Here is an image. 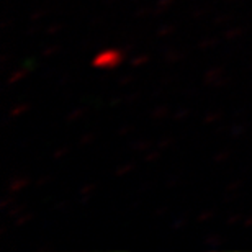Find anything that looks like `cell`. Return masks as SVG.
Listing matches in <instances>:
<instances>
[{"mask_svg":"<svg viewBox=\"0 0 252 252\" xmlns=\"http://www.w3.org/2000/svg\"><path fill=\"white\" fill-rule=\"evenodd\" d=\"M223 243H224V238L221 234H218V233L205 236V246H206V248H210V249H218V248L223 246Z\"/></svg>","mask_w":252,"mask_h":252,"instance_id":"7","label":"cell"},{"mask_svg":"<svg viewBox=\"0 0 252 252\" xmlns=\"http://www.w3.org/2000/svg\"><path fill=\"white\" fill-rule=\"evenodd\" d=\"M244 33H246L244 27H233V28L226 30L224 34H223V39H224V41H228V43L236 41V39H239Z\"/></svg>","mask_w":252,"mask_h":252,"instance_id":"8","label":"cell"},{"mask_svg":"<svg viewBox=\"0 0 252 252\" xmlns=\"http://www.w3.org/2000/svg\"><path fill=\"white\" fill-rule=\"evenodd\" d=\"M208 13V8H196L191 12V18H203Z\"/></svg>","mask_w":252,"mask_h":252,"instance_id":"43","label":"cell"},{"mask_svg":"<svg viewBox=\"0 0 252 252\" xmlns=\"http://www.w3.org/2000/svg\"><path fill=\"white\" fill-rule=\"evenodd\" d=\"M153 10H154V7H141V8H138L136 10V17L138 18H143V17H153Z\"/></svg>","mask_w":252,"mask_h":252,"instance_id":"35","label":"cell"},{"mask_svg":"<svg viewBox=\"0 0 252 252\" xmlns=\"http://www.w3.org/2000/svg\"><path fill=\"white\" fill-rule=\"evenodd\" d=\"M149 63V54H136V56H133L129 59V64L131 67L138 69V67H143L144 64Z\"/></svg>","mask_w":252,"mask_h":252,"instance_id":"15","label":"cell"},{"mask_svg":"<svg viewBox=\"0 0 252 252\" xmlns=\"http://www.w3.org/2000/svg\"><path fill=\"white\" fill-rule=\"evenodd\" d=\"M246 131H248V126L238 122L229 128V136L231 138H243V136L246 134Z\"/></svg>","mask_w":252,"mask_h":252,"instance_id":"16","label":"cell"},{"mask_svg":"<svg viewBox=\"0 0 252 252\" xmlns=\"http://www.w3.org/2000/svg\"><path fill=\"white\" fill-rule=\"evenodd\" d=\"M115 2H120V0H105V3L107 5H115Z\"/></svg>","mask_w":252,"mask_h":252,"instance_id":"53","label":"cell"},{"mask_svg":"<svg viewBox=\"0 0 252 252\" xmlns=\"http://www.w3.org/2000/svg\"><path fill=\"white\" fill-rule=\"evenodd\" d=\"M185 58V53L184 51H179V49H167L164 53V61L167 64H177L180 61H184Z\"/></svg>","mask_w":252,"mask_h":252,"instance_id":"6","label":"cell"},{"mask_svg":"<svg viewBox=\"0 0 252 252\" xmlns=\"http://www.w3.org/2000/svg\"><path fill=\"white\" fill-rule=\"evenodd\" d=\"M224 75V67H220V65H216V67H211V69H208L205 72V75H203V82L206 84V85H211V87H215L216 85V82L223 77Z\"/></svg>","mask_w":252,"mask_h":252,"instance_id":"3","label":"cell"},{"mask_svg":"<svg viewBox=\"0 0 252 252\" xmlns=\"http://www.w3.org/2000/svg\"><path fill=\"white\" fill-rule=\"evenodd\" d=\"M28 184H30V180L28 177H25V175H13L12 179L8 180V184H7V191L8 193H18V191H22L23 189H27L28 187Z\"/></svg>","mask_w":252,"mask_h":252,"instance_id":"2","label":"cell"},{"mask_svg":"<svg viewBox=\"0 0 252 252\" xmlns=\"http://www.w3.org/2000/svg\"><path fill=\"white\" fill-rule=\"evenodd\" d=\"M139 98H141V92H139V90H136V92H131V94L123 95V102H125V103H134V102H138Z\"/></svg>","mask_w":252,"mask_h":252,"instance_id":"33","label":"cell"},{"mask_svg":"<svg viewBox=\"0 0 252 252\" xmlns=\"http://www.w3.org/2000/svg\"><path fill=\"white\" fill-rule=\"evenodd\" d=\"M46 8H38V10H34V12L30 15V20H32L33 23H36V22H39L41 18H44L46 17Z\"/></svg>","mask_w":252,"mask_h":252,"instance_id":"32","label":"cell"},{"mask_svg":"<svg viewBox=\"0 0 252 252\" xmlns=\"http://www.w3.org/2000/svg\"><path fill=\"white\" fill-rule=\"evenodd\" d=\"M175 0H158V3H156V7L153 10V17H160V15H164L167 10L172 7Z\"/></svg>","mask_w":252,"mask_h":252,"instance_id":"10","label":"cell"},{"mask_svg":"<svg viewBox=\"0 0 252 252\" xmlns=\"http://www.w3.org/2000/svg\"><path fill=\"white\" fill-rule=\"evenodd\" d=\"M133 170H134V164L133 162H125V164L118 165V167L115 169L113 175H115V177H125V175L133 172Z\"/></svg>","mask_w":252,"mask_h":252,"instance_id":"13","label":"cell"},{"mask_svg":"<svg viewBox=\"0 0 252 252\" xmlns=\"http://www.w3.org/2000/svg\"><path fill=\"white\" fill-rule=\"evenodd\" d=\"M221 117H223V113L218 112V110H215V112H210V113H206L205 115V118H203V123L205 125H211V123H216V122H220Z\"/></svg>","mask_w":252,"mask_h":252,"instance_id":"27","label":"cell"},{"mask_svg":"<svg viewBox=\"0 0 252 252\" xmlns=\"http://www.w3.org/2000/svg\"><path fill=\"white\" fill-rule=\"evenodd\" d=\"M69 153H70V148H69V146H59V148L53 153L51 158H53V160H63Z\"/></svg>","mask_w":252,"mask_h":252,"instance_id":"24","label":"cell"},{"mask_svg":"<svg viewBox=\"0 0 252 252\" xmlns=\"http://www.w3.org/2000/svg\"><path fill=\"white\" fill-rule=\"evenodd\" d=\"M151 182H148V184H141V189H139V191H148L149 189H151Z\"/></svg>","mask_w":252,"mask_h":252,"instance_id":"51","label":"cell"},{"mask_svg":"<svg viewBox=\"0 0 252 252\" xmlns=\"http://www.w3.org/2000/svg\"><path fill=\"white\" fill-rule=\"evenodd\" d=\"M85 113H87V108H84V107H77V108L70 110V113L65 115V123L72 125L75 122H79V120H82L85 117Z\"/></svg>","mask_w":252,"mask_h":252,"instance_id":"9","label":"cell"},{"mask_svg":"<svg viewBox=\"0 0 252 252\" xmlns=\"http://www.w3.org/2000/svg\"><path fill=\"white\" fill-rule=\"evenodd\" d=\"M30 110V105L28 103H18L15 105V107H12V110H10V118H18L22 117V115H25Z\"/></svg>","mask_w":252,"mask_h":252,"instance_id":"18","label":"cell"},{"mask_svg":"<svg viewBox=\"0 0 252 252\" xmlns=\"http://www.w3.org/2000/svg\"><path fill=\"white\" fill-rule=\"evenodd\" d=\"M59 51H61V46H58V44H49V46H46L43 49L41 56L43 58H51V56H56Z\"/></svg>","mask_w":252,"mask_h":252,"instance_id":"28","label":"cell"},{"mask_svg":"<svg viewBox=\"0 0 252 252\" xmlns=\"http://www.w3.org/2000/svg\"><path fill=\"white\" fill-rule=\"evenodd\" d=\"M189 117H190V110L185 108V107H180V108H177L172 113V120H174V122H184V120H187Z\"/></svg>","mask_w":252,"mask_h":252,"instance_id":"21","label":"cell"},{"mask_svg":"<svg viewBox=\"0 0 252 252\" xmlns=\"http://www.w3.org/2000/svg\"><path fill=\"white\" fill-rule=\"evenodd\" d=\"M56 248L51 244V243H44V244H41V246H38V252H51V251H54Z\"/></svg>","mask_w":252,"mask_h":252,"instance_id":"45","label":"cell"},{"mask_svg":"<svg viewBox=\"0 0 252 252\" xmlns=\"http://www.w3.org/2000/svg\"><path fill=\"white\" fill-rule=\"evenodd\" d=\"M241 187H243V180H233V182H229L228 185H226L224 191L226 193H233V191L239 190Z\"/></svg>","mask_w":252,"mask_h":252,"instance_id":"36","label":"cell"},{"mask_svg":"<svg viewBox=\"0 0 252 252\" xmlns=\"http://www.w3.org/2000/svg\"><path fill=\"white\" fill-rule=\"evenodd\" d=\"M67 206H69L67 201H65V200H61L59 203L54 205V210H56V211H61V210H65V208H67Z\"/></svg>","mask_w":252,"mask_h":252,"instance_id":"46","label":"cell"},{"mask_svg":"<svg viewBox=\"0 0 252 252\" xmlns=\"http://www.w3.org/2000/svg\"><path fill=\"white\" fill-rule=\"evenodd\" d=\"M151 146L153 144H151V141H148V139H136L134 143L129 144V148L136 151V153H146V151L151 149Z\"/></svg>","mask_w":252,"mask_h":252,"instance_id":"12","label":"cell"},{"mask_svg":"<svg viewBox=\"0 0 252 252\" xmlns=\"http://www.w3.org/2000/svg\"><path fill=\"white\" fill-rule=\"evenodd\" d=\"M7 211H8L7 215L10 216V218H17L18 215H22L25 211V206L23 205H13L12 208H8Z\"/></svg>","mask_w":252,"mask_h":252,"instance_id":"34","label":"cell"},{"mask_svg":"<svg viewBox=\"0 0 252 252\" xmlns=\"http://www.w3.org/2000/svg\"><path fill=\"white\" fill-rule=\"evenodd\" d=\"M30 65H32V63H30V64H25L23 67H20V69H15L13 72L8 75V79H7V85L18 84L20 80L27 77L28 72H30Z\"/></svg>","mask_w":252,"mask_h":252,"instance_id":"4","label":"cell"},{"mask_svg":"<svg viewBox=\"0 0 252 252\" xmlns=\"http://www.w3.org/2000/svg\"><path fill=\"white\" fill-rule=\"evenodd\" d=\"M63 28H64L63 23H51V25H48V27H46V33L48 34H56V33L61 32Z\"/></svg>","mask_w":252,"mask_h":252,"instance_id":"40","label":"cell"},{"mask_svg":"<svg viewBox=\"0 0 252 252\" xmlns=\"http://www.w3.org/2000/svg\"><path fill=\"white\" fill-rule=\"evenodd\" d=\"M95 141V133H85L80 136V139L77 141V144L80 148H89V146H92Z\"/></svg>","mask_w":252,"mask_h":252,"instance_id":"23","label":"cell"},{"mask_svg":"<svg viewBox=\"0 0 252 252\" xmlns=\"http://www.w3.org/2000/svg\"><path fill=\"white\" fill-rule=\"evenodd\" d=\"M133 82H134V77L131 74L123 75V77L118 79V85H120V87H126V85H129V84H133Z\"/></svg>","mask_w":252,"mask_h":252,"instance_id":"42","label":"cell"},{"mask_svg":"<svg viewBox=\"0 0 252 252\" xmlns=\"http://www.w3.org/2000/svg\"><path fill=\"white\" fill-rule=\"evenodd\" d=\"M98 23H102V17H95L92 18V22H90V25H98Z\"/></svg>","mask_w":252,"mask_h":252,"instance_id":"52","label":"cell"},{"mask_svg":"<svg viewBox=\"0 0 252 252\" xmlns=\"http://www.w3.org/2000/svg\"><path fill=\"white\" fill-rule=\"evenodd\" d=\"M69 82H70V75L69 74L61 75V77H59V85H65V84H69Z\"/></svg>","mask_w":252,"mask_h":252,"instance_id":"49","label":"cell"},{"mask_svg":"<svg viewBox=\"0 0 252 252\" xmlns=\"http://www.w3.org/2000/svg\"><path fill=\"white\" fill-rule=\"evenodd\" d=\"M169 115H170L169 107H165V105H159V107L153 108V112H151V118H153L154 122H160V120L167 118Z\"/></svg>","mask_w":252,"mask_h":252,"instance_id":"11","label":"cell"},{"mask_svg":"<svg viewBox=\"0 0 252 252\" xmlns=\"http://www.w3.org/2000/svg\"><path fill=\"white\" fill-rule=\"evenodd\" d=\"M213 218H215V210H203L196 215V223L203 224V223H206V221H210Z\"/></svg>","mask_w":252,"mask_h":252,"instance_id":"22","label":"cell"},{"mask_svg":"<svg viewBox=\"0 0 252 252\" xmlns=\"http://www.w3.org/2000/svg\"><path fill=\"white\" fill-rule=\"evenodd\" d=\"M251 69H252V64H251Z\"/></svg>","mask_w":252,"mask_h":252,"instance_id":"59","label":"cell"},{"mask_svg":"<svg viewBox=\"0 0 252 252\" xmlns=\"http://www.w3.org/2000/svg\"><path fill=\"white\" fill-rule=\"evenodd\" d=\"M8 25H10V22H8V20H5V22L2 23V30H5V28H7Z\"/></svg>","mask_w":252,"mask_h":252,"instance_id":"54","label":"cell"},{"mask_svg":"<svg viewBox=\"0 0 252 252\" xmlns=\"http://www.w3.org/2000/svg\"><path fill=\"white\" fill-rule=\"evenodd\" d=\"M218 43H220V38H205V39H201L198 44H196V48L201 49V51H205V49L218 46Z\"/></svg>","mask_w":252,"mask_h":252,"instance_id":"20","label":"cell"},{"mask_svg":"<svg viewBox=\"0 0 252 252\" xmlns=\"http://www.w3.org/2000/svg\"><path fill=\"white\" fill-rule=\"evenodd\" d=\"M185 224H187V215H185V216L180 215L172 221V229L174 231H180L182 228H185Z\"/></svg>","mask_w":252,"mask_h":252,"instance_id":"29","label":"cell"},{"mask_svg":"<svg viewBox=\"0 0 252 252\" xmlns=\"http://www.w3.org/2000/svg\"><path fill=\"white\" fill-rule=\"evenodd\" d=\"M233 20V17H231L229 13H223V15H218L215 20H213V23L216 25V27H221V25H224V23H228Z\"/></svg>","mask_w":252,"mask_h":252,"instance_id":"38","label":"cell"},{"mask_svg":"<svg viewBox=\"0 0 252 252\" xmlns=\"http://www.w3.org/2000/svg\"><path fill=\"white\" fill-rule=\"evenodd\" d=\"M38 30H39V25H32V27L27 28V32H25V33H27L28 36H32V34H34L38 32Z\"/></svg>","mask_w":252,"mask_h":252,"instance_id":"47","label":"cell"},{"mask_svg":"<svg viewBox=\"0 0 252 252\" xmlns=\"http://www.w3.org/2000/svg\"><path fill=\"white\" fill-rule=\"evenodd\" d=\"M126 56L125 49H107V51L98 53L94 58L92 65L97 69H115L123 63Z\"/></svg>","mask_w":252,"mask_h":252,"instance_id":"1","label":"cell"},{"mask_svg":"<svg viewBox=\"0 0 252 252\" xmlns=\"http://www.w3.org/2000/svg\"><path fill=\"white\" fill-rule=\"evenodd\" d=\"M175 32V27L174 25H162V27L158 28V32H156V34H158L159 38H165V36H170Z\"/></svg>","mask_w":252,"mask_h":252,"instance_id":"25","label":"cell"},{"mask_svg":"<svg viewBox=\"0 0 252 252\" xmlns=\"http://www.w3.org/2000/svg\"><path fill=\"white\" fill-rule=\"evenodd\" d=\"M97 190V184L94 182H89V184H84L82 187L79 189V198H80V203H87V201L92 198V193Z\"/></svg>","mask_w":252,"mask_h":252,"instance_id":"5","label":"cell"},{"mask_svg":"<svg viewBox=\"0 0 252 252\" xmlns=\"http://www.w3.org/2000/svg\"><path fill=\"white\" fill-rule=\"evenodd\" d=\"M243 226L244 228H252V213H249V216H244Z\"/></svg>","mask_w":252,"mask_h":252,"instance_id":"48","label":"cell"},{"mask_svg":"<svg viewBox=\"0 0 252 252\" xmlns=\"http://www.w3.org/2000/svg\"><path fill=\"white\" fill-rule=\"evenodd\" d=\"M5 231H7V226H5V224H3V226H2V228H0V233H2V234H3V233H5Z\"/></svg>","mask_w":252,"mask_h":252,"instance_id":"55","label":"cell"},{"mask_svg":"<svg viewBox=\"0 0 252 252\" xmlns=\"http://www.w3.org/2000/svg\"><path fill=\"white\" fill-rule=\"evenodd\" d=\"M175 143L174 141V138L172 136H164L162 139H159V143H158V148L160 149V151H165V149H169L170 146H172Z\"/></svg>","mask_w":252,"mask_h":252,"instance_id":"30","label":"cell"},{"mask_svg":"<svg viewBox=\"0 0 252 252\" xmlns=\"http://www.w3.org/2000/svg\"><path fill=\"white\" fill-rule=\"evenodd\" d=\"M15 193H8L7 196H3L2 200H0V208L2 210H8L12 208L13 205H17V200H15Z\"/></svg>","mask_w":252,"mask_h":252,"instance_id":"26","label":"cell"},{"mask_svg":"<svg viewBox=\"0 0 252 252\" xmlns=\"http://www.w3.org/2000/svg\"><path fill=\"white\" fill-rule=\"evenodd\" d=\"M53 180V177L51 175H48V174H44V175H41V177H38L36 179V182H34V185H36L38 189H43V187H46V185L51 182Z\"/></svg>","mask_w":252,"mask_h":252,"instance_id":"37","label":"cell"},{"mask_svg":"<svg viewBox=\"0 0 252 252\" xmlns=\"http://www.w3.org/2000/svg\"><path fill=\"white\" fill-rule=\"evenodd\" d=\"M33 216H34V213H32V211H27V213H22V215H18L17 218H13V224L17 226V228H22V226L28 224L30 221L33 220Z\"/></svg>","mask_w":252,"mask_h":252,"instance_id":"17","label":"cell"},{"mask_svg":"<svg viewBox=\"0 0 252 252\" xmlns=\"http://www.w3.org/2000/svg\"><path fill=\"white\" fill-rule=\"evenodd\" d=\"M134 126L133 125H125V126H122L118 131H117V134L118 136H122V138H125V136H129L131 133H134Z\"/></svg>","mask_w":252,"mask_h":252,"instance_id":"39","label":"cell"},{"mask_svg":"<svg viewBox=\"0 0 252 252\" xmlns=\"http://www.w3.org/2000/svg\"><path fill=\"white\" fill-rule=\"evenodd\" d=\"M229 3H238V2H241V0H228Z\"/></svg>","mask_w":252,"mask_h":252,"instance_id":"56","label":"cell"},{"mask_svg":"<svg viewBox=\"0 0 252 252\" xmlns=\"http://www.w3.org/2000/svg\"><path fill=\"white\" fill-rule=\"evenodd\" d=\"M243 221H244V215L243 213H233L228 218V221H226V223H228V226H236V224H243Z\"/></svg>","mask_w":252,"mask_h":252,"instance_id":"31","label":"cell"},{"mask_svg":"<svg viewBox=\"0 0 252 252\" xmlns=\"http://www.w3.org/2000/svg\"><path fill=\"white\" fill-rule=\"evenodd\" d=\"M160 156H162V151H160L159 148H156V149H149V151H146V154L143 156V162H156V160H159L160 159Z\"/></svg>","mask_w":252,"mask_h":252,"instance_id":"14","label":"cell"},{"mask_svg":"<svg viewBox=\"0 0 252 252\" xmlns=\"http://www.w3.org/2000/svg\"><path fill=\"white\" fill-rule=\"evenodd\" d=\"M165 213H167V206H159V208H156L153 211V216L154 218H162Z\"/></svg>","mask_w":252,"mask_h":252,"instance_id":"44","label":"cell"},{"mask_svg":"<svg viewBox=\"0 0 252 252\" xmlns=\"http://www.w3.org/2000/svg\"><path fill=\"white\" fill-rule=\"evenodd\" d=\"M8 63V54H2V56H0V64H2V65H5V64H7Z\"/></svg>","mask_w":252,"mask_h":252,"instance_id":"50","label":"cell"},{"mask_svg":"<svg viewBox=\"0 0 252 252\" xmlns=\"http://www.w3.org/2000/svg\"><path fill=\"white\" fill-rule=\"evenodd\" d=\"M231 156H233V151L231 149H228V148H224V149H221V151H218L215 156H213V162H216V164H221V162H226Z\"/></svg>","mask_w":252,"mask_h":252,"instance_id":"19","label":"cell"},{"mask_svg":"<svg viewBox=\"0 0 252 252\" xmlns=\"http://www.w3.org/2000/svg\"><path fill=\"white\" fill-rule=\"evenodd\" d=\"M179 184H180L179 175H172V177H169L167 180H165V187H167V189H175Z\"/></svg>","mask_w":252,"mask_h":252,"instance_id":"41","label":"cell"},{"mask_svg":"<svg viewBox=\"0 0 252 252\" xmlns=\"http://www.w3.org/2000/svg\"><path fill=\"white\" fill-rule=\"evenodd\" d=\"M251 85H252V79H251Z\"/></svg>","mask_w":252,"mask_h":252,"instance_id":"58","label":"cell"},{"mask_svg":"<svg viewBox=\"0 0 252 252\" xmlns=\"http://www.w3.org/2000/svg\"><path fill=\"white\" fill-rule=\"evenodd\" d=\"M133 2H141V0H133Z\"/></svg>","mask_w":252,"mask_h":252,"instance_id":"57","label":"cell"}]
</instances>
